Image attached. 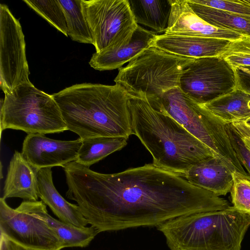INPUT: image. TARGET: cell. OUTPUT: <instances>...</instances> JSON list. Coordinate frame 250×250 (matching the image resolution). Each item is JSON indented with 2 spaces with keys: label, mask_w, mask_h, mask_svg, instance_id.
<instances>
[{
  "label": "cell",
  "mask_w": 250,
  "mask_h": 250,
  "mask_svg": "<svg viewBox=\"0 0 250 250\" xmlns=\"http://www.w3.org/2000/svg\"><path fill=\"white\" fill-rule=\"evenodd\" d=\"M136 22L156 33L166 32L171 11V0H127Z\"/></svg>",
  "instance_id": "cell-20"
},
{
  "label": "cell",
  "mask_w": 250,
  "mask_h": 250,
  "mask_svg": "<svg viewBox=\"0 0 250 250\" xmlns=\"http://www.w3.org/2000/svg\"><path fill=\"white\" fill-rule=\"evenodd\" d=\"M249 1L250 2V0H249Z\"/></svg>",
  "instance_id": "cell-35"
},
{
  "label": "cell",
  "mask_w": 250,
  "mask_h": 250,
  "mask_svg": "<svg viewBox=\"0 0 250 250\" xmlns=\"http://www.w3.org/2000/svg\"><path fill=\"white\" fill-rule=\"evenodd\" d=\"M171 1V13L167 29L164 34L219 38L230 41L239 39L243 36L236 32L209 24L194 12L187 0Z\"/></svg>",
  "instance_id": "cell-13"
},
{
  "label": "cell",
  "mask_w": 250,
  "mask_h": 250,
  "mask_svg": "<svg viewBox=\"0 0 250 250\" xmlns=\"http://www.w3.org/2000/svg\"><path fill=\"white\" fill-rule=\"evenodd\" d=\"M236 86L250 95V66H239L234 68Z\"/></svg>",
  "instance_id": "cell-30"
},
{
  "label": "cell",
  "mask_w": 250,
  "mask_h": 250,
  "mask_svg": "<svg viewBox=\"0 0 250 250\" xmlns=\"http://www.w3.org/2000/svg\"><path fill=\"white\" fill-rule=\"evenodd\" d=\"M194 12L209 24L250 37V20L219 9L197 4L187 0Z\"/></svg>",
  "instance_id": "cell-22"
},
{
  "label": "cell",
  "mask_w": 250,
  "mask_h": 250,
  "mask_svg": "<svg viewBox=\"0 0 250 250\" xmlns=\"http://www.w3.org/2000/svg\"><path fill=\"white\" fill-rule=\"evenodd\" d=\"M250 215L233 206L179 216L157 229L170 250H241Z\"/></svg>",
  "instance_id": "cell-4"
},
{
  "label": "cell",
  "mask_w": 250,
  "mask_h": 250,
  "mask_svg": "<svg viewBox=\"0 0 250 250\" xmlns=\"http://www.w3.org/2000/svg\"><path fill=\"white\" fill-rule=\"evenodd\" d=\"M194 59L151 45L119 68L114 81L130 95L160 98L168 90L180 86L183 71Z\"/></svg>",
  "instance_id": "cell-6"
},
{
  "label": "cell",
  "mask_w": 250,
  "mask_h": 250,
  "mask_svg": "<svg viewBox=\"0 0 250 250\" xmlns=\"http://www.w3.org/2000/svg\"><path fill=\"white\" fill-rule=\"evenodd\" d=\"M1 133L6 129L28 134L68 130L60 109L52 97L32 83L18 86L5 94L0 104Z\"/></svg>",
  "instance_id": "cell-7"
},
{
  "label": "cell",
  "mask_w": 250,
  "mask_h": 250,
  "mask_svg": "<svg viewBox=\"0 0 250 250\" xmlns=\"http://www.w3.org/2000/svg\"><path fill=\"white\" fill-rule=\"evenodd\" d=\"M65 18L68 36L73 41L94 44L92 33L83 16L81 0H59Z\"/></svg>",
  "instance_id": "cell-24"
},
{
  "label": "cell",
  "mask_w": 250,
  "mask_h": 250,
  "mask_svg": "<svg viewBox=\"0 0 250 250\" xmlns=\"http://www.w3.org/2000/svg\"><path fill=\"white\" fill-rule=\"evenodd\" d=\"M20 208L44 221L55 232L62 242V248L85 247L99 233L94 227L80 228L52 217L42 201H24Z\"/></svg>",
  "instance_id": "cell-16"
},
{
  "label": "cell",
  "mask_w": 250,
  "mask_h": 250,
  "mask_svg": "<svg viewBox=\"0 0 250 250\" xmlns=\"http://www.w3.org/2000/svg\"><path fill=\"white\" fill-rule=\"evenodd\" d=\"M227 129L232 146L240 162L250 176V150L230 123L227 124Z\"/></svg>",
  "instance_id": "cell-29"
},
{
  "label": "cell",
  "mask_w": 250,
  "mask_h": 250,
  "mask_svg": "<svg viewBox=\"0 0 250 250\" xmlns=\"http://www.w3.org/2000/svg\"><path fill=\"white\" fill-rule=\"evenodd\" d=\"M123 137H97L82 140L77 163L89 167L110 154L121 150L127 144Z\"/></svg>",
  "instance_id": "cell-23"
},
{
  "label": "cell",
  "mask_w": 250,
  "mask_h": 250,
  "mask_svg": "<svg viewBox=\"0 0 250 250\" xmlns=\"http://www.w3.org/2000/svg\"><path fill=\"white\" fill-rule=\"evenodd\" d=\"M193 2L225 11L250 20L249 0H191Z\"/></svg>",
  "instance_id": "cell-28"
},
{
  "label": "cell",
  "mask_w": 250,
  "mask_h": 250,
  "mask_svg": "<svg viewBox=\"0 0 250 250\" xmlns=\"http://www.w3.org/2000/svg\"><path fill=\"white\" fill-rule=\"evenodd\" d=\"M232 174L233 183L230 193L233 207L250 215V176L237 172Z\"/></svg>",
  "instance_id": "cell-27"
},
{
  "label": "cell",
  "mask_w": 250,
  "mask_h": 250,
  "mask_svg": "<svg viewBox=\"0 0 250 250\" xmlns=\"http://www.w3.org/2000/svg\"><path fill=\"white\" fill-rule=\"evenodd\" d=\"M68 190L98 232L155 226L175 218L224 209L227 200L153 164L104 174L76 161L64 167Z\"/></svg>",
  "instance_id": "cell-1"
},
{
  "label": "cell",
  "mask_w": 250,
  "mask_h": 250,
  "mask_svg": "<svg viewBox=\"0 0 250 250\" xmlns=\"http://www.w3.org/2000/svg\"><path fill=\"white\" fill-rule=\"evenodd\" d=\"M157 35L138 25L129 41L116 48L96 52L92 55L89 64L99 71L119 69L151 46Z\"/></svg>",
  "instance_id": "cell-15"
},
{
  "label": "cell",
  "mask_w": 250,
  "mask_h": 250,
  "mask_svg": "<svg viewBox=\"0 0 250 250\" xmlns=\"http://www.w3.org/2000/svg\"><path fill=\"white\" fill-rule=\"evenodd\" d=\"M146 98L158 110L170 116L200 140L232 171L247 175L230 143L227 123L183 92L179 87L160 98Z\"/></svg>",
  "instance_id": "cell-5"
},
{
  "label": "cell",
  "mask_w": 250,
  "mask_h": 250,
  "mask_svg": "<svg viewBox=\"0 0 250 250\" xmlns=\"http://www.w3.org/2000/svg\"><path fill=\"white\" fill-rule=\"evenodd\" d=\"M82 144L79 138L73 141L57 140L44 134H28L25 138L21 153L37 171L40 169L62 167L75 161Z\"/></svg>",
  "instance_id": "cell-12"
},
{
  "label": "cell",
  "mask_w": 250,
  "mask_h": 250,
  "mask_svg": "<svg viewBox=\"0 0 250 250\" xmlns=\"http://www.w3.org/2000/svg\"><path fill=\"white\" fill-rule=\"evenodd\" d=\"M230 41L219 38L164 33L157 35L151 45L173 54L197 59L220 56Z\"/></svg>",
  "instance_id": "cell-14"
},
{
  "label": "cell",
  "mask_w": 250,
  "mask_h": 250,
  "mask_svg": "<svg viewBox=\"0 0 250 250\" xmlns=\"http://www.w3.org/2000/svg\"><path fill=\"white\" fill-rule=\"evenodd\" d=\"M25 53L24 36L19 21L8 7L0 4V85L5 94L32 83Z\"/></svg>",
  "instance_id": "cell-10"
},
{
  "label": "cell",
  "mask_w": 250,
  "mask_h": 250,
  "mask_svg": "<svg viewBox=\"0 0 250 250\" xmlns=\"http://www.w3.org/2000/svg\"><path fill=\"white\" fill-rule=\"evenodd\" d=\"M52 96L68 130L81 139L133 135L130 95L119 84H76Z\"/></svg>",
  "instance_id": "cell-2"
},
{
  "label": "cell",
  "mask_w": 250,
  "mask_h": 250,
  "mask_svg": "<svg viewBox=\"0 0 250 250\" xmlns=\"http://www.w3.org/2000/svg\"><path fill=\"white\" fill-rule=\"evenodd\" d=\"M128 105L133 134L151 154L154 165L184 177L196 164L215 157L208 147L146 97L130 95Z\"/></svg>",
  "instance_id": "cell-3"
},
{
  "label": "cell",
  "mask_w": 250,
  "mask_h": 250,
  "mask_svg": "<svg viewBox=\"0 0 250 250\" xmlns=\"http://www.w3.org/2000/svg\"><path fill=\"white\" fill-rule=\"evenodd\" d=\"M52 173L50 167L37 171L38 197L60 221L80 228L86 227L89 223L80 207L61 195L53 184Z\"/></svg>",
  "instance_id": "cell-17"
},
{
  "label": "cell",
  "mask_w": 250,
  "mask_h": 250,
  "mask_svg": "<svg viewBox=\"0 0 250 250\" xmlns=\"http://www.w3.org/2000/svg\"><path fill=\"white\" fill-rule=\"evenodd\" d=\"M231 123L239 126L250 133V118Z\"/></svg>",
  "instance_id": "cell-32"
},
{
  "label": "cell",
  "mask_w": 250,
  "mask_h": 250,
  "mask_svg": "<svg viewBox=\"0 0 250 250\" xmlns=\"http://www.w3.org/2000/svg\"><path fill=\"white\" fill-rule=\"evenodd\" d=\"M0 250H43L22 245L0 234Z\"/></svg>",
  "instance_id": "cell-31"
},
{
  "label": "cell",
  "mask_w": 250,
  "mask_h": 250,
  "mask_svg": "<svg viewBox=\"0 0 250 250\" xmlns=\"http://www.w3.org/2000/svg\"><path fill=\"white\" fill-rule=\"evenodd\" d=\"M242 135L243 137H246L250 140V133L248 132H243Z\"/></svg>",
  "instance_id": "cell-34"
},
{
  "label": "cell",
  "mask_w": 250,
  "mask_h": 250,
  "mask_svg": "<svg viewBox=\"0 0 250 250\" xmlns=\"http://www.w3.org/2000/svg\"><path fill=\"white\" fill-rule=\"evenodd\" d=\"M23 1L58 30L68 36L65 18L59 0Z\"/></svg>",
  "instance_id": "cell-25"
},
{
  "label": "cell",
  "mask_w": 250,
  "mask_h": 250,
  "mask_svg": "<svg viewBox=\"0 0 250 250\" xmlns=\"http://www.w3.org/2000/svg\"><path fill=\"white\" fill-rule=\"evenodd\" d=\"M232 173L221 160L213 157L191 167L184 177L192 185L220 196L230 192Z\"/></svg>",
  "instance_id": "cell-18"
},
{
  "label": "cell",
  "mask_w": 250,
  "mask_h": 250,
  "mask_svg": "<svg viewBox=\"0 0 250 250\" xmlns=\"http://www.w3.org/2000/svg\"><path fill=\"white\" fill-rule=\"evenodd\" d=\"M0 232L22 245L43 250H61V241L43 220L0 199Z\"/></svg>",
  "instance_id": "cell-11"
},
{
  "label": "cell",
  "mask_w": 250,
  "mask_h": 250,
  "mask_svg": "<svg viewBox=\"0 0 250 250\" xmlns=\"http://www.w3.org/2000/svg\"><path fill=\"white\" fill-rule=\"evenodd\" d=\"M240 136L241 137V138H242V140H243L246 146L250 150V140L246 137H243L241 136Z\"/></svg>",
  "instance_id": "cell-33"
},
{
  "label": "cell",
  "mask_w": 250,
  "mask_h": 250,
  "mask_svg": "<svg viewBox=\"0 0 250 250\" xmlns=\"http://www.w3.org/2000/svg\"><path fill=\"white\" fill-rule=\"evenodd\" d=\"M236 86L234 69L221 56L194 59L183 71L182 91L204 105L226 95Z\"/></svg>",
  "instance_id": "cell-9"
},
{
  "label": "cell",
  "mask_w": 250,
  "mask_h": 250,
  "mask_svg": "<svg viewBox=\"0 0 250 250\" xmlns=\"http://www.w3.org/2000/svg\"><path fill=\"white\" fill-rule=\"evenodd\" d=\"M38 201L37 171L21 153L15 151L9 163L2 197Z\"/></svg>",
  "instance_id": "cell-19"
},
{
  "label": "cell",
  "mask_w": 250,
  "mask_h": 250,
  "mask_svg": "<svg viewBox=\"0 0 250 250\" xmlns=\"http://www.w3.org/2000/svg\"><path fill=\"white\" fill-rule=\"evenodd\" d=\"M234 69L243 66H250V37L231 41L220 56Z\"/></svg>",
  "instance_id": "cell-26"
},
{
  "label": "cell",
  "mask_w": 250,
  "mask_h": 250,
  "mask_svg": "<svg viewBox=\"0 0 250 250\" xmlns=\"http://www.w3.org/2000/svg\"><path fill=\"white\" fill-rule=\"evenodd\" d=\"M81 6L96 52L126 43L138 25L127 0H81Z\"/></svg>",
  "instance_id": "cell-8"
},
{
  "label": "cell",
  "mask_w": 250,
  "mask_h": 250,
  "mask_svg": "<svg viewBox=\"0 0 250 250\" xmlns=\"http://www.w3.org/2000/svg\"><path fill=\"white\" fill-rule=\"evenodd\" d=\"M203 105L227 124L250 118V95L239 89Z\"/></svg>",
  "instance_id": "cell-21"
}]
</instances>
